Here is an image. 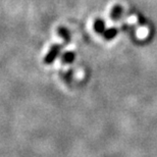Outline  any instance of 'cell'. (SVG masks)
Listing matches in <instances>:
<instances>
[{"instance_id": "obj_1", "label": "cell", "mask_w": 157, "mask_h": 157, "mask_svg": "<svg viewBox=\"0 0 157 157\" xmlns=\"http://www.w3.org/2000/svg\"><path fill=\"white\" fill-rule=\"evenodd\" d=\"M61 45H58V44H55V45L51 46V48L49 49V51L47 52V54L45 55V58H44V63L45 64H50L52 63L53 61L57 58V56L60 54L61 51Z\"/></svg>"}, {"instance_id": "obj_2", "label": "cell", "mask_w": 157, "mask_h": 157, "mask_svg": "<svg viewBox=\"0 0 157 157\" xmlns=\"http://www.w3.org/2000/svg\"><path fill=\"white\" fill-rule=\"evenodd\" d=\"M75 59H76V53L74 51H67L61 56L62 64H71L75 61Z\"/></svg>"}, {"instance_id": "obj_3", "label": "cell", "mask_w": 157, "mask_h": 157, "mask_svg": "<svg viewBox=\"0 0 157 157\" xmlns=\"http://www.w3.org/2000/svg\"><path fill=\"white\" fill-rule=\"evenodd\" d=\"M57 33H58V35L61 37L62 39L64 40V42L68 44L70 43V41H71V36H70V33H68V31L67 30H65L64 28H59L58 31H57Z\"/></svg>"}, {"instance_id": "obj_4", "label": "cell", "mask_w": 157, "mask_h": 157, "mask_svg": "<svg viewBox=\"0 0 157 157\" xmlns=\"http://www.w3.org/2000/svg\"><path fill=\"white\" fill-rule=\"evenodd\" d=\"M117 33V29H113V28H111V29H108L106 32L104 33V38L106 40H111L113 37H115Z\"/></svg>"}, {"instance_id": "obj_5", "label": "cell", "mask_w": 157, "mask_h": 157, "mask_svg": "<svg viewBox=\"0 0 157 157\" xmlns=\"http://www.w3.org/2000/svg\"><path fill=\"white\" fill-rule=\"evenodd\" d=\"M95 31L99 34L104 31V23L102 21H97L95 23Z\"/></svg>"}, {"instance_id": "obj_6", "label": "cell", "mask_w": 157, "mask_h": 157, "mask_svg": "<svg viewBox=\"0 0 157 157\" xmlns=\"http://www.w3.org/2000/svg\"><path fill=\"white\" fill-rule=\"evenodd\" d=\"M71 78H73V71H68L67 73L64 74V81L67 83H71Z\"/></svg>"}]
</instances>
